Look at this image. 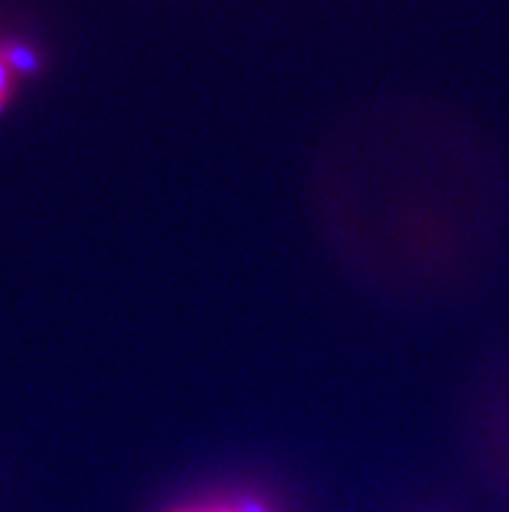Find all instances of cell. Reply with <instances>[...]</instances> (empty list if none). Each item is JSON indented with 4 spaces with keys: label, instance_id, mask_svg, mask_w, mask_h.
I'll list each match as a JSON object with an SVG mask.
<instances>
[{
    "label": "cell",
    "instance_id": "obj_1",
    "mask_svg": "<svg viewBox=\"0 0 509 512\" xmlns=\"http://www.w3.org/2000/svg\"><path fill=\"white\" fill-rule=\"evenodd\" d=\"M0 58L11 65V71L16 73V76L39 71V58L32 47L16 45V42H0Z\"/></svg>",
    "mask_w": 509,
    "mask_h": 512
},
{
    "label": "cell",
    "instance_id": "obj_2",
    "mask_svg": "<svg viewBox=\"0 0 509 512\" xmlns=\"http://www.w3.org/2000/svg\"><path fill=\"white\" fill-rule=\"evenodd\" d=\"M169 512H271L265 510L260 502H200V505L190 507H174Z\"/></svg>",
    "mask_w": 509,
    "mask_h": 512
},
{
    "label": "cell",
    "instance_id": "obj_3",
    "mask_svg": "<svg viewBox=\"0 0 509 512\" xmlns=\"http://www.w3.org/2000/svg\"><path fill=\"white\" fill-rule=\"evenodd\" d=\"M13 78H16V73L11 71V65H8L6 60L0 58V97H3V99L11 97Z\"/></svg>",
    "mask_w": 509,
    "mask_h": 512
},
{
    "label": "cell",
    "instance_id": "obj_4",
    "mask_svg": "<svg viewBox=\"0 0 509 512\" xmlns=\"http://www.w3.org/2000/svg\"><path fill=\"white\" fill-rule=\"evenodd\" d=\"M3 104H6V99H3V97H0V110H3Z\"/></svg>",
    "mask_w": 509,
    "mask_h": 512
}]
</instances>
